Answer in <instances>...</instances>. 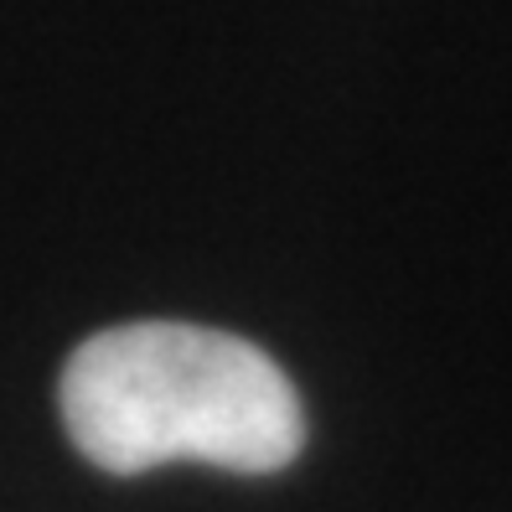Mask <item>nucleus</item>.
<instances>
[{
	"label": "nucleus",
	"instance_id": "nucleus-1",
	"mask_svg": "<svg viewBox=\"0 0 512 512\" xmlns=\"http://www.w3.org/2000/svg\"><path fill=\"white\" fill-rule=\"evenodd\" d=\"M57 404L78 456L109 476L171 461L269 476L306 445V409L275 357L187 321H130L88 337L68 357Z\"/></svg>",
	"mask_w": 512,
	"mask_h": 512
}]
</instances>
